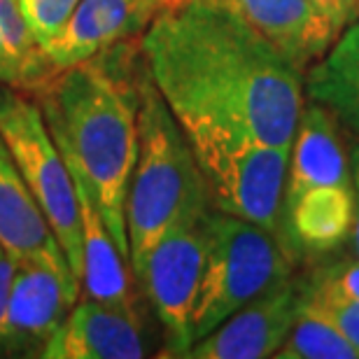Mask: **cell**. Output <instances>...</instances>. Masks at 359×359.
Here are the masks:
<instances>
[{"label":"cell","mask_w":359,"mask_h":359,"mask_svg":"<svg viewBox=\"0 0 359 359\" xmlns=\"http://www.w3.org/2000/svg\"><path fill=\"white\" fill-rule=\"evenodd\" d=\"M140 52L180 124L203 121L292 147L304 75L233 14L187 0L152 21Z\"/></svg>","instance_id":"6da1fadb"},{"label":"cell","mask_w":359,"mask_h":359,"mask_svg":"<svg viewBox=\"0 0 359 359\" xmlns=\"http://www.w3.org/2000/svg\"><path fill=\"white\" fill-rule=\"evenodd\" d=\"M140 70V40H128L56 70L33 91L70 173L87 189L126 259V194L138 156Z\"/></svg>","instance_id":"7a4b0ae2"},{"label":"cell","mask_w":359,"mask_h":359,"mask_svg":"<svg viewBox=\"0 0 359 359\" xmlns=\"http://www.w3.org/2000/svg\"><path fill=\"white\" fill-rule=\"evenodd\" d=\"M210 208L189 138L142 63L138 156L126 194L128 259L133 276H140L147 255L170 229L201 217Z\"/></svg>","instance_id":"3957f363"},{"label":"cell","mask_w":359,"mask_h":359,"mask_svg":"<svg viewBox=\"0 0 359 359\" xmlns=\"http://www.w3.org/2000/svg\"><path fill=\"white\" fill-rule=\"evenodd\" d=\"M294 276V245L255 222L210 208L205 215V259L191 313V341L259 294Z\"/></svg>","instance_id":"277c9868"},{"label":"cell","mask_w":359,"mask_h":359,"mask_svg":"<svg viewBox=\"0 0 359 359\" xmlns=\"http://www.w3.org/2000/svg\"><path fill=\"white\" fill-rule=\"evenodd\" d=\"M180 126L189 138L212 208L287 238L285 180L290 147L266 145L250 133L203 121Z\"/></svg>","instance_id":"5b68a950"},{"label":"cell","mask_w":359,"mask_h":359,"mask_svg":"<svg viewBox=\"0 0 359 359\" xmlns=\"http://www.w3.org/2000/svg\"><path fill=\"white\" fill-rule=\"evenodd\" d=\"M0 135L80 280L82 217L75 180L31 91L0 84Z\"/></svg>","instance_id":"8992f818"},{"label":"cell","mask_w":359,"mask_h":359,"mask_svg":"<svg viewBox=\"0 0 359 359\" xmlns=\"http://www.w3.org/2000/svg\"><path fill=\"white\" fill-rule=\"evenodd\" d=\"M205 215L170 229L147 255L138 276L163 327V357H184L194 343L191 313L205 259Z\"/></svg>","instance_id":"52a82bcc"},{"label":"cell","mask_w":359,"mask_h":359,"mask_svg":"<svg viewBox=\"0 0 359 359\" xmlns=\"http://www.w3.org/2000/svg\"><path fill=\"white\" fill-rule=\"evenodd\" d=\"M80 294V285L56 269L17 259L0 332V357H42Z\"/></svg>","instance_id":"ba28073f"},{"label":"cell","mask_w":359,"mask_h":359,"mask_svg":"<svg viewBox=\"0 0 359 359\" xmlns=\"http://www.w3.org/2000/svg\"><path fill=\"white\" fill-rule=\"evenodd\" d=\"M306 280L287 278L194 341L187 359H264L273 357L301 315Z\"/></svg>","instance_id":"9c48e42d"},{"label":"cell","mask_w":359,"mask_h":359,"mask_svg":"<svg viewBox=\"0 0 359 359\" xmlns=\"http://www.w3.org/2000/svg\"><path fill=\"white\" fill-rule=\"evenodd\" d=\"M187 0H80L42 52L54 70L70 68L128 40H140L161 12Z\"/></svg>","instance_id":"30bf717a"},{"label":"cell","mask_w":359,"mask_h":359,"mask_svg":"<svg viewBox=\"0 0 359 359\" xmlns=\"http://www.w3.org/2000/svg\"><path fill=\"white\" fill-rule=\"evenodd\" d=\"M217 7L269 42L301 75L339 38L336 26L311 0H196Z\"/></svg>","instance_id":"8fae6325"},{"label":"cell","mask_w":359,"mask_h":359,"mask_svg":"<svg viewBox=\"0 0 359 359\" xmlns=\"http://www.w3.org/2000/svg\"><path fill=\"white\" fill-rule=\"evenodd\" d=\"M149 353L140 313L84 297L47 343L42 359H140Z\"/></svg>","instance_id":"7c38bea8"},{"label":"cell","mask_w":359,"mask_h":359,"mask_svg":"<svg viewBox=\"0 0 359 359\" xmlns=\"http://www.w3.org/2000/svg\"><path fill=\"white\" fill-rule=\"evenodd\" d=\"M0 243L14 259H33L80 285L49 222L0 135ZM82 290V287H80Z\"/></svg>","instance_id":"4fadbf2b"},{"label":"cell","mask_w":359,"mask_h":359,"mask_svg":"<svg viewBox=\"0 0 359 359\" xmlns=\"http://www.w3.org/2000/svg\"><path fill=\"white\" fill-rule=\"evenodd\" d=\"M322 184H353L350 154L341 138V124L318 103L306 100L290 147L285 180V205L306 189Z\"/></svg>","instance_id":"5bb4252c"},{"label":"cell","mask_w":359,"mask_h":359,"mask_svg":"<svg viewBox=\"0 0 359 359\" xmlns=\"http://www.w3.org/2000/svg\"><path fill=\"white\" fill-rule=\"evenodd\" d=\"M75 180V177H73ZM77 201H80L82 217V276L80 285L87 297L103 301V304L133 308V290L128 271L131 262L121 255L114 243L110 229L105 226L98 208L93 205L87 189L75 180Z\"/></svg>","instance_id":"9a60e30c"},{"label":"cell","mask_w":359,"mask_h":359,"mask_svg":"<svg viewBox=\"0 0 359 359\" xmlns=\"http://www.w3.org/2000/svg\"><path fill=\"white\" fill-rule=\"evenodd\" d=\"M355 222V187L322 184L285 205V233L292 245L332 252L348 241Z\"/></svg>","instance_id":"2e32d148"},{"label":"cell","mask_w":359,"mask_h":359,"mask_svg":"<svg viewBox=\"0 0 359 359\" xmlns=\"http://www.w3.org/2000/svg\"><path fill=\"white\" fill-rule=\"evenodd\" d=\"M304 96L359 135V19L343 28L327 54L306 70Z\"/></svg>","instance_id":"e0dca14e"},{"label":"cell","mask_w":359,"mask_h":359,"mask_svg":"<svg viewBox=\"0 0 359 359\" xmlns=\"http://www.w3.org/2000/svg\"><path fill=\"white\" fill-rule=\"evenodd\" d=\"M54 73L28 26L21 0H0V84L33 93Z\"/></svg>","instance_id":"ac0fdd59"},{"label":"cell","mask_w":359,"mask_h":359,"mask_svg":"<svg viewBox=\"0 0 359 359\" xmlns=\"http://www.w3.org/2000/svg\"><path fill=\"white\" fill-rule=\"evenodd\" d=\"M273 357L278 359H359L357 350L322 320L301 311L292 332Z\"/></svg>","instance_id":"d6986e66"},{"label":"cell","mask_w":359,"mask_h":359,"mask_svg":"<svg viewBox=\"0 0 359 359\" xmlns=\"http://www.w3.org/2000/svg\"><path fill=\"white\" fill-rule=\"evenodd\" d=\"M301 311L332 327L334 332L341 334L359 355V301L339 297V294L327 292V290H320V287H313L306 280Z\"/></svg>","instance_id":"ffe728a7"},{"label":"cell","mask_w":359,"mask_h":359,"mask_svg":"<svg viewBox=\"0 0 359 359\" xmlns=\"http://www.w3.org/2000/svg\"><path fill=\"white\" fill-rule=\"evenodd\" d=\"M77 3L80 0H21L26 21L31 26L35 40L40 42V47L47 45L61 31Z\"/></svg>","instance_id":"44dd1931"},{"label":"cell","mask_w":359,"mask_h":359,"mask_svg":"<svg viewBox=\"0 0 359 359\" xmlns=\"http://www.w3.org/2000/svg\"><path fill=\"white\" fill-rule=\"evenodd\" d=\"M308 283L320 290L334 292L339 297L359 301V259L334 262L329 266H322L308 278Z\"/></svg>","instance_id":"7402d4cb"},{"label":"cell","mask_w":359,"mask_h":359,"mask_svg":"<svg viewBox=\"0 0 359 359\" xmlns=\"http://www.w3.org/2000/svg\"><path fill=\"white\" fill-rule=\"evenodd\" d=\"M311 3L332 21L339 33L359 19V0H311Z\"/></svg>","instance_id":"603a6c76"},{"label":"cell","mask_w":359,"mask_h":359,"mask_svg":"<svg viewBox=\"0 0 359 359\" xmlns=\"http://www.w3.org/2000/svg\"><path fill=\"white\" fill-rule=\"evenodd\" d=\"M14 269H17V259H14V255L0 243V332H3L5 308H7V297H10Z\"/></svg>","instance_id":"cb8c5ba5"},{"label":"cell","mask_w":359,"mask_h":359,"mask_svg":"<svg viewBox=\"0 0 359 359\" xmlns=\"http://www.w3.org/2000/svg\"><path fill=\"white\" fill-rule=\"evenodd\" d=\"M348 238H350V248H353V255L359 259V191H355V222Z\"/></svg>","instance_id":"d4e9b609"},{"label":"cell","mask_w":359,"mask_h":359,"mask_svg":"<svg viewBox=\"0 0 359 359\" xmlns=\"http://www.w3.org/2000/svg\"><path fill=\"white\" fill-rule=\"evenodd\" d=\"M350 175H353V187L355 191H359V140H355V145L350 147Z\"/></svg>","instance_id":"484cf974"}]
</instances>
